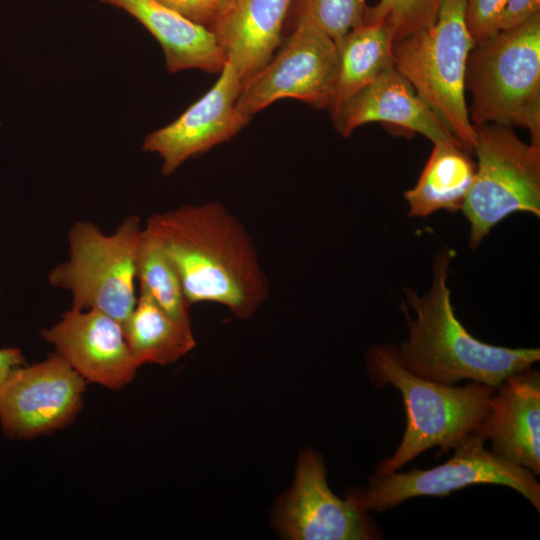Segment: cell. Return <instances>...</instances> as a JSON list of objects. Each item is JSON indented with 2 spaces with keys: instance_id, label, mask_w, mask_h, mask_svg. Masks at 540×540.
<instances>
[{
  "instance_id": "1",
  "label": "cell",
  "mask_w": 540,
  "mask_h": 540,
  "mask_svg": "<svg viewBox=\"0 0 540 540\" xmlns=\"http://www.w3.org/2000/svg\"><path fill=\"white\" fill-rule=\"evenodd\" d=\"M144 228L173 263L190 306L217 303L247 319L267 299L269 283L254 242L223 204H185L151 215Z\"/></svg>"
},
{
  "instance_id": "2",
  "label": "cell",
  "mask_w": 540,
  "mask_h": 540,
  "mask_svg": "<svg viewBox=\"0 0 540 540\" xmlns=\"http://www.w3.org/2000/svg\"><path fill=\"white\" fill-rule=\"evenodd\" d=\"M452 253L442 250L434 259L432 282L423 296L408 289L404 306L408 338L395 345L400 363L411 373L446 385L470 380L497 388L510 375L540 360L538 348L491 345L472 336L455 315L448 286Z\"/></svg>"
},
{
  "instance_id": "3",
  "label": "cell",
  "mask_w": 540,
  "mask_h": 540,
  "mask_svg": "<svg viewBox=\"0 0 540 540\" xmlns=\"http://www.w3.org/2000/svg\"><path fill=\"white\" fill-rule=\"evenodd\" d=\"M366 364L375 386L392 385L400 392L406 412V428L400 444L389 458L379 463L375 472L397 471L432 447L446 452L480 435L496 388L473 381L457 386L422 378L400 363L394 344L370 349Z\"/></svg>"
},
{
  "instance_id": "4",
  "label": "cell",
  "mask_w": 540,
  "mask_h": 540,
  "mask_svg": "<svg viewBox=\"0 0 540 540\" xmlns=\"http://www.w3.org/2000/svg\"><path fill=\"white\" fill-rule=\"evenodd\" d=\"M465 89L473 125L522 127L530 144L540 147V15L475 43Z\"/></svg>"
},
{
  "instance_id": "5",
  "label": "cell",
  "mask_w": 540,
  "mask_h": 540,
  "mask_svg": "<svg viewBox=\"0 0 540 540\" xmlns=\"http://www.w3.org/2000/svg\"><path fill=\"white\" fill-rule=\"evenodd\" d=\"M474 45L465 22V0H443L433 25L392 45L395 69L470 154L476 134L466 104L465 76Z\"/></svg>"
},
{
  "instance_id": "6",
  "label": "cell",
  "mask_w": 540,
  "mask_h": 540,
  "mask_svg": "<svg viewBox=\"0 0 540 540\" xmlns=\"http://www.w3.org/2000/svg\"><path fill=\"white\" fill-rule=\"evenodd\" d=\"M142 232L136 216L127 217L110 235L91 222H75L68 234L69 258L50 271V284L71 292L72 307L99 310L123 327L137 302L136 257Z\"/></svg>"
},
{
  "instance_id": "7",
  "label": "cell",
  "mask_w": 540,
  "mask_h": 540,
  "mask_svg": "<svg viewBox=\"0 0 540 540\" xmlns=\"http://www.w3.org/2000/svg\"><path fill=\"white\" fill-rule=\"evenodd\" d=\"M473 126L478 162L461 209L470 224L469 245L476 248L510 214L540 215V147L523 142L509 126Z\"/></svg>"
},
{
  "instance_id": "8",
  "label": "cell",
  "mask_w": 540,
  "mask_h": 540,
  "mask_svg": "<svg viewBox=\"0 0 540 540\" xmlns=\"http://www.w3.org/2000/svg\"><path fill=\"white\" fill-rule=\"evenodd\" d=\"M486 439L474 435L454 449L453 456L431 469L374 474L365 487L350 488L345 498L364 511L382 512L419 496H447L476 484L508 486L540 511L536 475L485 448Z\"/></svg>"
},
{
  "instance_id": "9",
  "label": "cell",
  "mask_w": 540,
  "mask_h": 540,
  "mask_svg": "<svg viewBox=\"0 0 540 540\" xmlns=\"http://www.w3.org/2000/svg\"><path fill=\"white\" fill-rule=\"evenodd\" d=\"M280 46L261 70L243 81L236 103L239 110L252 117L283 98L328 109L337 73L336 42L312 26L298 23Z\"/></svg>"
},
{
  "instance_id": "10",
  "label": "cell",
  "mask_w": 540,
  "mask_h": 540,
  "mask_svg": "<svg viewBox=\"0 0 540 540\" xmlns=\"http://www.w3.org/2000/svg\"><path fill=\"white\" fill-rule=\"evenodd\" d=\"M273 523L292 540L382 538L367 511L332 493L323 459L311 449L299 456L293 485L279 501Z\"/></svg>"
},
{
  "instance_id": "11",
  "label": "cell",
  "mask_w": 540,
  "mask_h": 540,
  "mask_svg": "<svg viewBox=\"0 0 540 540\" xmlns=\"http://www.w3.org/2000/svg\"><path fill=\"white\" fill-rule=\"evenodd\" d=\"M85 380L58 354L19 367L0 385V421L13 438H31L73 421Z\"/></svg>"
},
{
  "instance_id": "12",
  "label": "cell",
  "mask_w": 540,
  "mask_h": 540,
  "mask_svg": "<svg viewBox=\"0 0 540 540\" xmlns=\"http://www.w3.org/2000/svg\"><path fill=\"white\" fill-rule=\"evenodd\" d=\"M242 79L230 62L214 85L177 119L148 134L142 149L157 153L162 173H174L189 158L201 155L239 133L251 117L237 107Z\"/></svg>"
},
{
  "instance_id": "13",
  "label": "cell",
  "mask_w": 540,
  "mask_h": 540,
  "mask_svg": "<svg viewBox=\"0 0 540 540\" xmlns=\"http://www.w3.org/2000/svg\"><path fill=\"white\" fill-rule=\"evenodd\" d=\"M41 336L85 381L107 388L124 387L140 366L122 325L96 309L72 307Z\"/></svg>"
},
{
  "instance_id": "14",
  "label": "cell",
  "mask_w": 540,
  "mask_h": 540,
  "mask_svg": "<svg viewBox=\"0 0 540 540\" xmlns=\"http://www.w3.org/2000/svg\"><path fill=\"white\" fill-rule=\"evenodd\" d=\"M332 119L343 137H349L364 124L381 122L419 133L433 144L461 146L442 119L395 67L345 102Z\"/></svg>"
},
{
  "instance_id": "15",
  "label": "cell",
  "mask_w": 540,
  "mask_h": 540,
  "mask_svg": "<svg viewBox=\"0 0 540 540\" xmlns=\"http://www.w3.org/2000/svg\"><path fill=\"white\" fill-rule=\"evenodd\" d=\"M480 435L491 441L492 453L540 474V374L526 368L497 388Z\"/></svg>"
},
{
  "instance_id": "16",
  "label": "cell",
  "mask_w": 540,
  "mask_h": 540,
  "mask_svg": "<svg viewBox=\"0 0 540 540\" xmlns=\"http://www.w3.org/2000/svg\"><path fill=\"white\" fill-rule=\"evenodd\" d=\"M124 10L159 42L170 73L199 69L220 73L227 56L214 32L156 0H99Z\"/></svg>"
},
{
  "instance_id": "17",
  "label": "cell",
  "mask_w": 540,
  "mask_h": 540,
  "mask_svg": "<svg viewBox=\"0 0 540 540\" xmlns=\"http://www.w3.org/2000/svg\"><path fill=\"white\" fill-rule=\"evenodd\" d=\"M292 1L235 0L211 29L242 81L261 70L281 45Z\"/></svg>"
},
{
  "instance_id": "18",
  "label": "cell",
  "mask_w": 540,
  "mask_h": 540,
  "mask_svg": "<svg viewBox=\"0 0 540 540\" xmlns=\"http://www.w3.org/2000/svg\"><path fill=\"white\" fill-rule=\"evenodd\" d=\"M476 173L470 153L452 143H436L415 186L404 193L408 215L426 217L462 208Z\"/></svg>"
},
{
  "instance_id": "19",
  "label": "cell",
  "mask_w": 540,
  "mask_h": 540,
  "mask_svg": "<svg viewBox=\"0 0 540 540\" xmlns=\"http://www.w3.org/2000/svg\"><path fill=\"white\" fill-rule=\"evenodd\" d=\"M393 41L386 25L363 22L336 42L337 73L328 107L332 118L345 102L394 68Z\"/></svg>"
},
{
  "instance_id": "20",
  "label": "cell",
  "mask_w": 540,
  "mask_h": 540,
  "mask_svg": "<svg viewBox=\"0 0 540 540\" xmlns=\"http://www.w3.org/2000/svg\"><path fill=\"white\" fill-rule=\"evenodd\" d=\"M123 329L139 365L176 362L196 344L193 331L175 322L142 290Z\"/></svg>"
},
{
  "instance_id": "21",
  "label": "cell",
  "mask_w": 540,
  "mask_h": 540,
  "mask_svg": "<svg viewBox=\"0 0 540 540\" xmlns=\"http://www.w3.org/2000/svg\"><path fill=\"white\" fill-rule=\"evenodd\" d=\"M136 280L140 290L175 322L192 330L190 305L184 294L180 277L158 240L143 228L136 257Z\"/></svg>"
},
{
  "instance_id": "22",
  "label": "cell",
  "mask_w": 540,
  "mask_h": 540,
  "mask_svg": "<svg viewBox=\"0 0 540 540\" xmlns=\"http://www.w3.org/2000/svg\"><path fill=\"white\" fill-rule=\"evenodd\" d=\"M365 0H293L294 25L307 24L335 42L352 28L363 23Z\"/></svg>"
},
{
  "instance_id": "23",
  "label": "cell",
  "mask_w": 540,
  "mask_h": 540,
  "mask_svg": "<svg viewBox=\"0 0 540 540\" xmlns=\"http://www.w3.org/2000/svg\"><path fill=\"white\" fill-rule=\"evenodd\" d=\"M442 1L379 0L366 7L363 22L386 25L397 40L433 25Z\"/></svg>"
},
{
  "instance_id": "24",
  "label": "cell",
  "mask_w": 540,
  "mask_h": 540,
  "mask_svg": "<svg viewBox=\"0 0 540 540\" xmlns=\"http://www.w3.org/2000/svg\"><path fill=\"white\" fill-rule=\"evenodd\" d=\"M508 0H465V22L475 43L499 31V20Z\"/></svg>"
},
{
  "instance_id": "25",
  "label": "cell",
  "mask_w": 540,
  "mask_h": 540,
  "mask_svg": "<svg viewBox=\"0 0 540 540\" xmlns=\"http://www.w3.org/2000/svg\"><path fill=\"white\" fill-rule=\"evenodd\" d=\"M190 20L212 29L235 0H156Z\"/></svg>"
},
{
  "instance_id": "26",
  "label": "cell",
  "mask_w": 540,
  "mask_h": 540,
  "mask_svg": "<svg viewBox=\"0 0 540 540\" xmlns=\"http://www.w3.org/2000/svg\"><path fill=\"white\" fill-rule=\"evenodd\" d=\"M540 15V0H508L499 20V31L520 26Z\"/></svg>"
},
{
  "instance_id": "27",
  "label": "cell",
  "mask_w": 540,
  "mask_h": 540,
  "mask_svg": "<svg viewBox=\"0 0 540 540\" xmlns=\"http://www.w3.org/2000/svg\"><path fill=\"white\" fill-rule=\"evenodd\" d=\"M24 362V357L19 349H0V385L13 371L21 367Z\"/></svg>"
}]
</instances>
